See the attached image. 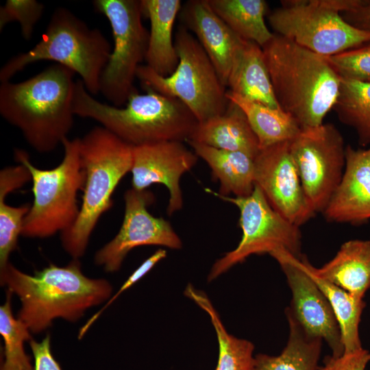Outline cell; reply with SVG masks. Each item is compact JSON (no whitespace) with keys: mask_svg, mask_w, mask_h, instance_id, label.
Returning a JSON list of instances; mask_svg holds the SVG:
<instances>
[{"mask_svg":"<svg viewBox=\"0 0 370 370\" xmlns=\"http://www.w3.org/2000/svg\"><path fill=\"white\" fill-rule=\"evenodd\" d=\"M0 280L18 297L17 318L32 334L48 329L56 319L77 321L90 308L108 301L112 292L108 280L86 276L79 260L73 258L66 266L51 263L33 274L9 262L0 271Z\"/></svg>","mask_w":370,"mask_h":370,"instance_id":"6da1fadb","label":"cell"},{"mask_svg":"<svg viewBox=\"0 0 370 370\" xmlns=\"http://www.w3.org/2000/svg\"><path fill=\"white\" fill-rule=\"evenodd\" d=\"M75 73L54 63L26 80L0 85V114L38 153L53 151L73 127Z\"/></svg>","mask_w":370,"mask_h":370,"instance_id":"7a4b0ae2","label":"cell"},{"mask_svg":"<svg viewBox=\"0 0 370 370\" xmlns=\"http://www.w3.org/2000/svg\"><path fill=\"white\" fill-rule=\"evenodd\" d=\"M262 49L280 108L301 131L321 125L334 108L341 84L325 57L275 33Z\"/></svg>","mask_w":370,"mask_h":370,"instance_id":"3957f363","label":"cell"},{"mask_svg":"<svg viewBox=\"0 0 370 370\" xmlns=\"http://www.w3.org/2000/svg\"><path fill=\"white\" fill-rule=\"evenodd\" d=\"M134 92L123 107L95 99L81 79L75 81V116L93 119L132 147L166 141H187L199 123L178 99L151 90Z\"/></svg>","mask_w":370,"mask_h":370,"instance_id":"277c9868","label":"cell"},{"mask_svg":"<svg viewBox=\"0 0 370 370\" xmlns=\"http://www.w3.org/2000/svg\"><path fill=\"white\" fill-rule=\"evenodd\" d=\"M133 147L102 126L93 127L79 138L84 172L82 201L75 222L61 233L62 245L73 259L85 254L99 219L113 205L114 191L131 172Z\"/></svg>","mask_w":370,"mask_h":370,"instance_id":"5b68a950","label":"cell"},{"mask_svg":"<svg viewBox=\"0 0 370 370\" xmlns=\"http://www.w3.org/2000/svg\"><path fill=\"white\" fill-rule=\"evenodd\" d=\"M111 52L110 43L101 30L89 27L68 8L58 7L36 45L3 65L0 81H10L29 64L50 60L79 75L88 92L94 96L99 92L100 77Z\"/></svg>","mask_w":370,"mask_h":370,"instance_id":"8992f818","label":"cell"},{"mask_svg":"<svg viewBox=\"0 0 370 370\" xmlns=\"http://www.w3.org/2000/svg\"><path fill=\"white\" fill-rule=\"evenodd\" d=\"M64 156L51 169L34 166L23 150H14V158L29 171L34 200L25 217L21 235L47 238L62 233L75 222L80 210L77 193L84 184V172L79 152V138L62 142Z\"/></svg>","mask_w":370,"mask_h":370,"instance_id":"52a82bcc","label":"cell"},{"mask_svg":"<svg viewBox=\"0 0 370 370\" xmlns=\"http://www.w3.org/2000/svg\"><path fill=\"white\" fill-rule=\"evenodd\" d=\"M179 58L175 71L162 77L147 65H140L136 77L144 90L180 100L198 122L223 114L230 101L213 64L194 35L180 25L175 35Z\"/></svg>","mask_w":370,"mask_h":370,"instance_id":"ba28073f","label":"cell"},{"mask_svg":"<svg viewBox=\"0 0 370 370\" xmlns=\"http://www.w3.org/2000/svg\"><path fill=\"white\" fill-rule=\"evenodd\" d=\"M361 0H290L269 15L275 34L324 57L356 48L370 40V32L358 29L341 13Z\"/></svg>","mask_w":370,"mask_h":370,"instance_id":"9c48e42d","label":"cell"},{"mask_svg":"<svg viewBox=\"0 0 370 370\" xmlns=\"http://www.w3.org/2000/svg\"><path fill=\"white\" fill-rule=\"evenodd\" d=\"M95 10L110 22L114 47L99 80V92L112 106L123 107L132 93L137 71L145 60L149 31L143 23L139 0H95Z\"/></svg>","mask_w":370,"mask_h":370,"instance_id":"30bf717a","label":"cell"},{"mask_svg":"<svg viewBox=\"0 0 370 370\" xmlns=\"http://www.w3.org/2000/svg\"><path fill=\"white\" fill-rule=\"evenodd\" d=\"M206 191L236 206L243 232L237 247L214 263L208 281L214 280L253 254L271 255L276 251L285 250L295 256H301L299 227L275 211L257 185L250 195L244 197L219 195L209 189Z\"/></svg>","mask_w":370,"mask_h":370,"instance_id":"8fae6325","label":"cell"},{"mask_svg":"<svg viewBox=\"0 0 370 370\" xmlns=\"http://www.w3.org/2000/svg\"><path fill=\"white\" fill-rule=\"evenodd\" d=\"M308 202L323 212L339 185L345 166V147L335 125L323 123L301 131L289 143Z\"/></svg>","mask_w":370,"mask_h":370,"instance_id":"7c38bea8","label":"cell"},{"mask_svg":"<svg viewBox=\"0 0 370 370\" xmlns=\"http://www.w3.org/2000/svg\"><path fill=\"white\" fill-rule=\"evenodd\" d=\"M125 210L122 225L116 235L99 249L95 263L109 273L117 271L132 249L143 245H160L178 249L182 241L169 221L153 216L148 207L153 194L133 188L124 194Z\"/></svg>","mask_w":370,"mask_h":370,"instance_id":"4fadbf2b","label":"cell"},{"mask_svg":"<svg viewBox=\"0 0 370 370\" xmlns=\"http://www.w3.org/2000/svg\"><path fill=\"white\" fill-rule=\"evenodd\" d=\"M280 265L292 292L288 308L310 336L324 340L334 357L343 354L339 325L332 306L311 277L305 256H295L285 250L271 254Z\"/></svg>","mask_w":370,"mask_h":370,"instance_id":"5bb4252c","label":"cell"},{"mask_svg":"<svg viewBox=\"0 0 370 370\" xmlns=\"http://www.w3.org/2000/svg\"><path fill=\"white\" fill-rule=\"evenodd\" d=\"M289 143L260 150L254 159L255 184L275 211L299 227L315 213L306 197Z\"/></svg>","mask_w":370,"mask_h":370,"instance_id":"9a60e30c","label":"cell"},{"mask_svg":"<svg viewBox=\"0 0 370 370\" xmlns=\"http://www.w3.org/2000/svg\"><path fill=\"white\" fill-rule=\"evenodd\" d=\"M197 160L196 153L183 142L166 141L134 147L132 188L143 190L154 184L164 185L169 193L166 211L171 215L183 206L180 179Z\"/></svg>","mask_w":370,"mask_h":370,"instance_id":"2e32d148","label":"cell"},{"mask_svg":"<svg viewBox=\"0 0 370 370\" xmlns=\"http://www.w3.org/2000/svg\"><path fill=\"white\" fill-rule=\"evenodd\" d=\"M327 221L360 225L370 220V147H345L339 185L322 212Z\"/></svg>","mask_w":370,"mask_h":370,"instance_id":"e0dca14e","label":"cell"},{"mask_svg":"<svg viewBox=\"0 0 370 370\" xmlns=\"http://www.w3.org/2000/svg\"><path fill=\"white\" fill-rule=\"evenodd\" d=\"M184 25L201 44L227 87L234 56L244 40L212 10L207 0H190L181 8Z\"/></svg>","mask_w":370,"mask_h":370,"instance_id":"ac0fdd59","label":"cell"},{"mask_svg":"<svg viewBox=\"0 0 370 370\" xmlns=\"http://www.w3.org/2000/svg\"><path fill=\"white\" fill-rule=\"evenodd\" d=\"M143 17L150 22L146 65L162 77L176 69L179 58L173 39L175 18L182 8L180 0H140Z\"/></svg>","mask_w":370,"mask_h":370,"instance_id":"d6986e66","label":"cell"},{"mask_svg":"<svg viewBox=\"0 0 370 370\" xmlns=\"http://www.w3.org/2000/svg\"><path fill=\"white\" fill-rule=\"evenodd\" d=\"M188 140L219 149L242 152L254 159L260 150L245 113L231 101L223 114L198 123Z\"/></svg>","mask_w":370,"mask_h":370,"instance_id":"ffe728a7","label":"cell"},{"mask_svg":"<svg viewBox=\"0 0 370 370\" xmlns=\"http://www.w3.org/2000/svg\"><path fill=\"white\" fill-rule=\"evenodd\" d=\"M229 90L272 108H280L272 86L262 49L245 40L237 51L227 79Z\"/></svg>","mask_w":370,"mask_h":370,"instance_id":"44dd1931","label":"cell"},{"mask_svg":"<svg viewBox=\"0 0 370 370\" xmlns=\"http://www.w3.org/2000/svg\"><path fill=\"white\" fill-rule=\"evenodd\" d=\"M318 278L363 299L370 288V241L344 243L335 256L320 268L310 264Z\"/></svg>","mask_w":370,"mask_h":370,"instance_id":"7402d4cb","label":"cell"},{"mask_svg":"<svg viewBox=\"0 0 370 370\" xmlns=\"http://www.w3.org/2000/svg\"><path fill=\"white\" fill-rule=\"evenodd\" d=\"M187 142L208 164L212 179L219 182L217 195L244 197L252 193L256 186L254 158L239 151L219 149L191 140Z\"/></svg>","mask_w":370,"mask_h":370,"instance_id":"603a6c76","label":"cell"},{"mask_svg":"<svg viewBox=\"0 0 370 370\" xmlns=\"http://www.w3.org/2000/svg\"><path fill=\"white\" fill-rule=\"evenodd\" d=\"M289 325L286 345L278 356L259 354L251 370H318L322 339L308 335L287 308Z\"/></svg>","mask_w":370,"mask_h":370,"instance_id":"cb8c5ba5","label":"cell"},{"mask_svg":"<svg viewBox=\"0 0 370 370\" xmlns=\"http://www.w3.org/2000/svg\"><path fill=\"white\" fill-rule=\"evenodd\" d=\"M227 99L245 113L256 134L260 148L291 141L301 130L295 120L281 108H272L227 90Z\"/></svg>","mask_w":370,"mask_h":370,"instance_id":"d4e9b609","label":"cell"},{"mask_svg":"<svg viewBox=\"0 0 370 370\" xmlns=\"http://www.w3.org/2000/svg\"><path fill=\"white\" fill-rule=\"evenodd\" d=\"M212 10L240 38L262 47L274 36L267 27L264 0H207Z\"/></svg>","mask_w":370,"mask_h":370,"instance_id":"484cf974","label":"cell"},{"mask_svg":"<svg viewBox=\"0 0 370 370\" xmlns=\"http://www.w3.org/2000/svg\"><path fill=\"white\" fill-rule=\"evenodd\" d=\"M310 264L306 260V266L311 277L328 298L335 314L341 330L343 354L362 349L358 328L361 314L365 307L363 299L318 278L311 271Z\"/></svg>","mask_w":370,"mask_h":370,"instance_id":"4316f807","label":"cell"},{"mask_svg":"<svg viewBox=\"0 0 370 370\" xmlns=\"http://www.w3.org/2000/svg\"><path fill=\"white\" fill-rule=\"evenodd\" d=\"M333 109L342 123L356 130L360 145H370V82L341 78Z\"/></svg>","mask_w":370,"mask_h":370,"instance_id":"83f0119b","label":"cell"},{"mask_svg":"<svg viewBox=\"0 0 370 370\" xmlns=\"http://www.w3.org/2000/svg\"><path fill=\"white\" fill-rule=\"evenodd\" d=\"M12 293L8 291L5 303L0 307V334L4 343V360L1 370H34L24 343L32 339L27 326L14 317L11 307Z\"/></svg>","mask_w":370,"mask_h":370,"instance_id":"f1b7e54d","label":"cell"},{"mask_svg":"<svg viewBox=\"0 0 370 370\" xmlns=\"http://www.w3.org/2000/svg\"><path fill=\"white\" fill-rule=\"evenodd\" d=\"M0 197V271L10 262V254L17 247L23 222L30 206H12Z\"/></svg>","mask_w":370,"mask_h":370,"instance_id":"f546056e","label":"cell"},{"mask_svg":"<svg viewBox=\"0 0 370 370\" xmlns=\"http://www.w3.org/2000/svg\"><path fill=\"white\" fill-rule=\"evenodd\" d=\"M325 58L341 78L370 82V40Z\"/></svg>","mask_w":370,"mask_h":370,"instance_id":"4dcf8cb0","label":"cell"},{"mask_svg":"<svg viewBox=\"0 0 370 370\" xmlns=\"http://www.w3.org/2000/svg\"><path fill=\"white\" fill-rule=\"evenodd\" d=\"M44 10V5L36 0H7L0 8V31L8 23L16 21L20 24L24 39L29 40Z\"/></svg>","mask_w":370,"mask_h":370,"instance_id":"1f68e13d","label":"cell"},{"mask_svg":"<svg viewBox=\"0 0 370 370\" xmlns=\"http://www.w3.org/2000/svg\"><path fill=\"white\" fill-rule=\"evenodd\" d=\"M369 361L370 352L362 348L338 357L326 356L318 370H365Z\"/></svg>","mask_w":370,"mask_h":370,"instance_id":"d6a6232c","label":"cell"},{"mask_svg":"<svg viewBox=\"0 0 370 370\" xmlns=\"http://www.w3.org/2000/svg\"><path fill=\"white\" fill-rule=\"evenodd\" d=\"M32 180L28 169L22 164L5 167L0 172V197L5 198L10 193Z\"/></svg>","mask_w":370,"mask_h":370,"instance_id":"836d02e7","label":"cell"},{"mask_svg":"<svg viewBox=\"0 0 370 370\" xmlns=\"http://www.w3.org/2000/svg\"><path fill=\"white\" fill-rule=\"evenodd\" d=\"M29 342L34 360V370H61L51 353L49 334L41 342H37L33 338Z\"/></svg>","mask_w":370,"mask_h":370,"instance_id":"e575fe53","label":"cell"},{"mask_svg":"<svg viewBox=\"0 0 370 370\" xmlns=\"http://www.w3.org/2000/svg\"><path fill=\"white\" fill-rule=\"evenodd\" d=\"M166 256V251L160 249L145 260L127 278L119 290L108 299V302L99 310L101 314L123 291L131 287L147 273H148L159 261Z\"/></svg>","mask_w":370,"mask_h":370,"instance_id":"d590c367","label":"cell"},{"mask_svg":"<svg viewBox=\"0 0 370 370\" xmlns=\"http://www.w3.org/2000/svg\"><path fill=\"white\" fill-rule=\"evenodd\" d=\"M341 14L351 25L370 32V0H361L354 9L342 12Z\"/></svg>","mask_w":370,"mask_h":370,"instance_id":"8d00e7d4","label":"cell"}]
</instances>
